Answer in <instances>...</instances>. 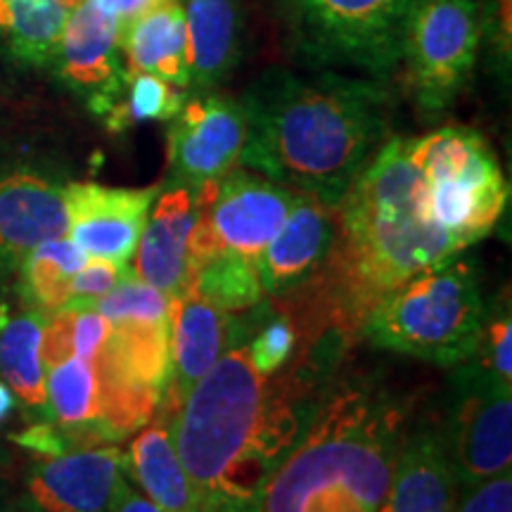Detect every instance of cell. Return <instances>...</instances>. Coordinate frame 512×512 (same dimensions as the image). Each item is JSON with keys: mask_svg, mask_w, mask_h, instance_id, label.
I'll list each match as a JSON object with an SVG mask.
<instances>
[{"mask_svg": "<svg viewBox=\"0 0 512 512\" xmlns=\"http://www.w3.org/2000/svg\"><path fill=\"white\" fill-rule=\"evenodd\" d=\"M344 344L330 332L311 337V349L275 375H261L245 344H233L190 389L169 434L204 512H261L268 477L318 411Z\"/></svg>", "mask_w": 512, "mask_h": 512, "instance_id": "6da1fadb", "label": "cell"}, {"mask_svg": "<svg viewBox=\"0 0 512 512\" xmlns=\"http://www.w3.org/2000/svg\"><path fill=\"white\" fill-rule=\"evenodd\" d=\"M240 105L247 133L238 164L330 209L380 150L392 121L384 81L332 69L268 67Z\"/></svg>", "mask_w": 512, "mask_h": 512, "instance_id": "7a4b0ae2", "label": "cell"}, {"mask_svg": "<svg viewBox=\"0 0 512 512\" xmlns=\"http://www.w3.org/2000/svg\"><path fill=\"white\" fill-rule=\"evenodd\" d=\"M335 245L311 302V330L356 337L363 318L420 268L463 252L425 211V178L406 138L384 140L335 207ZM309 285V283H306Z\"/></svg>", "mask_w": 512, "mask_h": 512, "instance_id": "3957f363", "label": "cell"}, {"mask_svg": "<svg viewBox=\"0 0 512 512\" xmlns=\"http://www.w3.org/2000/svg\"><path fill=\"white\" fill-rule=\"evenodd\" d=\"M408 408L370 377L328 387L268 477L261 512H377L392 484Z\"/></svg>", "mask_w": 512, "mask_h": 512, "instance_id": "277c9868", "label": "cell"}, {"mask_svg": "<svg viewBox=\"0 0 512 512\" xmlns=\"http://www.w3.org/2000/svg\"><path fill=\"white\" fill-rule=\"evenodd\" d=\"M482 320L477 261L456 252L384 294L363 318L358 335L377 349L453 368L475 354Z\"/></svg>", "mask_w": 512, "mask_h": 512, "instance_id": "5b68a950", "label": "cell"}, {"mask_svg": "<svg viewBox=\"0 0 512 512\" xmlns=\"http://www.w3.org/2000/svg\"><path fill=\"white\" fill-rule=\"evenodd\" d=\"M415 0H297L294 53L306 67L387 81L401 67Z\"/></svg>", "mask_w": 512, "mask_h": 512, "instance_id": "8992f818", "label": "cell"}, {"mask_svg": "<svg viewBox=\"0 0 512 512\" xmlns=\"http://www.w3.org/2000/svg\"><path fill=\"white\" fill-rule=\"evenodd\" d=\"M453 368L437 427L463 494L512 467V384L498 380L475 358Z\"/></svg>", "mask_w": 512, "mask_h": 512, "instance_id": "52a82bcc", "label": "cell"}, {"mask_svg": "<svg viewBox=\"0 0 512 512\" xmlns=\"http://www.w3.org/2000/svg\"><path fill=\"white\" fill-rule=\"evenodd\" d=\"M482 43L477 0H415L401 64L425 117L446 112L463 93Z\"/></svg>", "mask_w": 512, "mask_h": 512, "instance_id": "ba28073f", "label": "cell"}, {"mask_svg": "<svg viewBox=\"0 0 512 512\" xmlns=\"http://www.w3.org/2000/svg\"><path fill=\"white\" fill-rule=\"evenodd\" d=\"M240 100L219 93H188L166 131V185L200 188L223 178L240 162L245 145Z\"/></svg>", "mask_w": 512, "mask_h": 512, "instance_id": "9c48e42d", "label": "cell"}, {"mask_svg": "<svg viewBox=\"0 0 512 512\" xmlns=\"http://www.w3.org/2000/svg\"><path fill=\"white\" fill-rule=\"evenodd\" d=\"M299 192L273 183L245 166L195 188L197 219L207 223L216 245L256 259L283 226Z\"/></svg>", "mask_w": 512, "mask_h": 512, "instance_id": "30bf717a", "label": "cell"}, {"mask_svg": "<svg viewBox=\"0 0 512 512\" xmlns=\"http://www.w3.org/2000/svg\"><path fill=\"white\" fill-rule=\"evenodd\" d=\"M48 69L69 93L86 102L93 117H105L117 105L126 83L117 19L93 0H83L64 24Z\"/></svg>", "mask_w": 512, "mask_h": 512, "instance_id": "8fae6325", "label": "cell"}, {"mask_svg": "<svg viewBox=\"0 0 512 512\" xmlns=\"http://www.w3.org/2000/svg\"><path fill=\"white\" fill-rule=\"evenodd\" d=\"M67 183L34 164H0V278H12L24 256L69 230Z\"/></svg>", "mask_w": 512, "mask_h": 512, "instance_id": "7c38bea8", "label": "cell"}, {"mask_svg": "<svg viewBox=\"0 0 512 512\" xmlns=\"http://www.w3.org/2000/svg\"><path fill=\"white\" fill-rule=\"evenodd\" d=\"M124 472L119 446H83L53 458H36L24 475V512H110Z\"/></svg>", "mask_w": 512, "mask_h": 512, "instance_id": "4fadbf2b", "label": "cell"}, {"mask_svg": "<svg viewBox=\"0 0 512 512\" xmlns=\"http://www.w3.org/2000/svg\"><path fill=\"white\" fill-rule=\"evenodd\" d=\"M159 188H114L100 183H67L64 202L69 216V238L86 256L128 264L136 254L147 214Z\"/></svg>", "mask_w": 512, "mask_h": 512, "instance_id": "5bb4252c", "label": "cell"}, {"mask_svg": "<svg viewBox=\"0 0 512 512\" xmlns=\"http://www.w3.org/2000/svg\"><path fill=\"white\" fill-rule=\"evenodd\" d=\"M335 209L316 197L299 195L283 226L256 256L266 297L285 299L320 273L335 245Z\"/></svg>", "mask_w": 512, "mask_h": 512, "instance_id": "9a60e30c", "label": "cell"}, {"mask_svg": "<svg viewBox=\"0 0 512 512\" xmlns=\"http://www.w3.org/2000/svg\"><path fill=\"white\" fill-rule=\"evenodd\" d=\"M171 380L166 387L164 413H174L190 389L214 368L230 347V313L209 304L200 292L188 287L171 299Z\"/></svg>", "mask_w": 512, "mask_h": 512, "instance_id": "2e32d148", "label": "cell"}, {"mask_svg": "<svg viewBox=\"0 0 512 512\" xmlns=\"http://www.w3.org/2000/svg\"><path fill=\"white\" fill-rule=\"evenodd\" d=\"M195 219V190L162 183L140 233L133 273L169 299L188 290V240Z\"/></svg>", "mask_w": 512, "mask_h": 512, "instance_id": "e0dca14e", "label": "cell"}, {"mask_svg": "<svg viewBox=\"0 0 512 512\" xmlns=\"http://www.w3.org/2000/svg\"><path fill=\"white\" fill-rule=\"evenodd\" d=\"M458 484L437 422L413 425L403 437L392 484L377 512H453Z\"/></svg>", "mask_w": 512, "mask_h": 512, "instance_id": "ac0fdd59", "label": "cell"}, {"mask_svg": "<svg viewBox=\"0 0 512 512\" xmlns=\"http://www.w3.org/2000/svg\"><path fill=\"white\" fill-rule=\"evenodd\" d=\"M188 38V93H211L242 60V0H181Z\"/></svg>", "mask_w": 512, "mask_h": 512, "instance_id": "d6986e66", "label": "cell"}, {"mask_svg": "<svg viewBox=\"0 0 512 512\" xmlns=\"http://www.w3.org/2000/svg\"><path fill=\"white\" fill-rule=\"evenodd\" d=\"M119 43L128 74H152L188 91V38L181 0H169L121 24Z\"/></svg>", "mask_w": 512, "mask_h": 512, "instance_id": "ffe728a7", "label": "cell"}, {"mask_svg": "<svg viewBox=\"0 0 512 512\" xmlns=\"http://www.w3.org/2000/svg\"><path fill=\"white\" fill-rule=\"evenodd\" d=\"M124 475L162 512H204L195 486L185 475L169 422H147L124 453Z\"/></svg>", "mask_w": 512, "mask_h": 512, "instance_id": "44dd1931", "label": "cell"}, {"mask_svg": "<svg viewBox=\"0 0 512 512\" xmlns=\"http://www.w3.org/2000/svg\"><path fill=\"white\" fill-rule=\"evenodd\" d=\"M46 318L31 309L10 316L8 306H0V380L8 384L19 406L34 422H53L46 392V368L41 358Z\"/></svg>", "mask_w": 512, "mask_h": 512, "instance_id": "7402d4cb", "label": "cell"}, {"mask_svg": "<svg viewBox=\"0 0 512 512\" xmlns=\"http://www.w3.org/2000/svg\"><path fill=\"white\" fill-rule=\"evenodd\" d=\"M46 392L50 418L76 448L105 444L100 382L91 363L79 356H69L55 366H48Z\"/></svg>", "mask_w": 512, "mask_h": 512, "instance_id": "603a6c76", "label": "cell"}, {"mask_svg": "<svg viewBox=\"0 0 512 512\" xmlns=\"http://www.w3.org/2000/svg\"><path fill=\"white\" fill-rule=\"evenodd\" d=\"M69 15L64 0H0V55L22 67H50Z\"/></svg>", "mask_w": 512, "mask_h": 512, "instance_id": "cb8c5ba5", "label": "cell"}, {"mask_svg": "<svg viewBox=\"0 0 512 512\" xmlns=\"http://www.w3.org/2000/svg\"><path fill=\"white\" fill-rule=\"evenodd\" d=\"M86 252L74 245L72 238L41 242L24 256L17 271V294L24 309L43 316L60 311L69 302V287L79 268L86 264Z\"/></svg>", "mask_w": 512, "mask_h": 512, "instance_id": "d4e9b609", "label": "cell"}, {"mask_svg": "<svg viewBox=\"0 0 512 512\" xmlns=\"http://www.w3.org/2000/svg\"><path fill=\"white\" fill-rule=\"evenodd\" d=\"M190 287L223 313H247L264 302L256 259L223 249L197 268Z\"/></svg>", "mask_w": 512, "mask_h": 512, "instance_id": "484cf974", "label": "cell"}, {"mask_svg": "<svg viewBox=\"0 0 512 512\" xmlns=\"http://www.w3.org/2000/svg\"><path fill=\"white\" fill-rule=\"evenodd\" d=\"M188 91L171 86L152 74H128L117 105L102 117L110 133H126L147 121H171L181 112Z\"/></svg>", "mask_w": 512, "mask_h": 512, "instance_id": "4316f807", "label": "cell"}, {"mask_svg": "<svg viewBox=\"0 0 512 512\" xmlns=\"http://www.w3.org/2000/svg\"><path fill=\"white\" fill-rule=\"evenodd\" d=\"M254 335L249 339L247 354L249 361L261 375L280 373L292 361L294 349L299 347V328L287 313L273 316H252Z\"/></svg>", "mask_w": 512, "mask_h": 512, "instance_id": "83f0119b", "label": "cell"}, {"mask_svg": "<svg viewBox=\"0 0 512 512\" xmlns=\"http://www.w3.org/2000/svg\"><path fill=\"white\" fill-rule=\"evenodd\" d=\"M512 318H510V304L508 299L501 304L498 299L494 309H484L482 332H479V342L475 358L479 366L496 375L498 380L505 384H512Z\"/></svg>", "mask_w": 512, "mask_h": 512, "instance_id": "f1b7e54d", "label": "cell"}, {"mask_svg": "<svg viewBox=\"0 0 512 512\" xmlns=\"http://www.w3.org/2000/svg\"><path fill=\"white\" fill-rule=\"evenodd\" d=\"M128 264H114L107 259H95L88 256L86 264L79 268V273L72 278V287H69V302L62 309H91L95 299H100L102 294H107L114 285L124 278L128 271Z\"/></svg>", "mask_w": 512, "mask_h": 512, "instance_id": "f546056e", "label": "cell"}, {"mask_svg": "<svg viewBox=\"0 0 512 512\" xmlns=\"http://www.w3.org/2000/svg\"><path fill=\"white\" fill-rule=\"evenodd\" d=\"M453 512H512V472H503L458 494Z\"/></svg>", "mask_w": 512, "mask_h": 512, "instance_id": "4dcf8cb0", "label": "cell"}, {"mask_svg": "<svg viewBox=\"0 0 512 512\" xmlns=\"http://www.w3.org/2000/svg\"><path fill=\"white\" fill-rule=\"evenodd\" d=\"M12 441L19 446L29 448L34 451L38 458H53V456H62V453L74 451L72 439L64 434L55 422L50 420H38L31 422L27 430L12 434Z\"/></svg>", "mask_w": 512, "mask_h": 512, "instance_id": "1f68e13d", "label": "cell"}, {"mask_svg": "<svg viewBox=\"0 0 512 512\" xmlns=\"http://www.w3.org/2000/svg\"><path fill=\"white\" fill-rule=\"evenodd\" d=\"M110 512H162V510L155 508V505L147 501V498L140 494L136 486L131 484V479L121 472L117 489H114Z\"/></svg>", "mask_w": 512, "mask_h": 512, "instance_id": "d6a6232c", "label": "cell"}, {"mask_svg": "<svg viewBox=\"0 0 512 512\" xmlns=\"http://www.w3.org/2000/svg\"><path fill=\"white\" fill-rule=\"evenodd\" d=\"M95 5L102 12H107V15H112L114 19L121 24L131 22V19H136L143 15V12L157 8V5L162 3H169V0H93Z\"/></svg>", "mask_w": 512, "mask_h": 512, "instance_id": "836d02e7", "label": "cell"}, {"mask_svg": "<svg viewBox=\"0 0 512 512\" xmlns=\"http://www.w3.org/2000/svg\"><path fill=\"white\" fill-rule=\"evenodd\" d=\"M15 406H17L15 394H12V389L8 387V384L0 380V425L10 418L12 411H15Z\"/></svg>", "mask_w": 512, "mask_h": 512, "instance_id": "e575fe53", "label": "cell"}, {"mask_svg": "<svg viewBox=\"0 0 512 512\" xmlns=\"http://www.w3.org/2000/svg\"><path fill=\"white\" fill-rule=\"evenodd\" d=\"M0 512H17V501L12 498L5 482H0Z\"/></svg>", "mask_w": 512, "mask_h": 512, "instance_id": "d590c367", "label": "cell"}, {"mask_svg": "<svg viewBox=\"0 0 512 512\" xmlns=\"http://www.w3.org/2000/svg\"><path fill=\"white\" fill-rule=\"evenodd\" d=\"M278 3H280V5H283V8H285V12H287V15H290V12H292V8H294V5H297V0H278Z\"/></svg>", "mask_w": 512, "mask_h": 512, "instance_id": "8d00e7d4", "label": "cell"}]
</instances>
